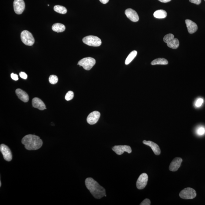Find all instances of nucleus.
<instances>
[{"label": "nucleus", "instance_id": "nucleus-1", "mask_svg": "<svg viewBox=\"0 0 205 205\" xmlns=\"http://www.w3.org/2000/svg\"><path fill=\"white\" fill-rule=\"evenodd\" d=\"M85 184L87 188L95 198L100 199L105 196L106 194L105 189L92 178H87L85 180Z\"/></svg>", "mask_w": 205, "mask_h": 205}, {"label": "nucleus", "instance_id": "nucleus-27", "mask_svg": "<svg viewBox=\"0 0 205 205\" xmlns=\"http://www.w3.org/2000/svg\"><path fill=\"white\" fill-rule=\"evenodd\" d=\"M197 134L199 135H203L205 133V129L204 128L201 127L197 130Z\"/></svg>", "mask_w": 205, "mask_h": 205}, {"label": "nucleus", "instance_id": "nucleus-5", "mask_svg": "<svg viewBox=\"0 0 205 205\" xmlns=\"http://www.w3.org/2000/svg\"><path fill=\"white\" fill-rule=\"evenodd\" d=\"M96 63L95 60L91 57L83 58L78 62V65L82 66L86 70H90Z\"/></svg>", "mask_w": 205, "mask_h": 205}, {"label": "nucleus", "instance_id": "nucleus-10", "mask_svg": "<svg viewBox=\"0 0 205 205\" xmlns=\"http://www.w3.org/2000/svg\"><path fill=\"white\" fill-rule=\"evenodd\" d=\"M14 10L15 13L20 15L24 10L25 4L23 0H15L13 2Z\"/></svg>", "mask_w": 205, "mask_h": 205}, {"label": "nucleus", "instance_id": "nucleus-17", "mask_svg": "<svg viewBox=\"0 0 205 205\" xmlns=\"http://www.w3.org/2000/svg\"><path fill=\"white\" fill-rule=\"evenodd\" d=\"M16 94L20 100L24 102H27L29 100L28 94L21 89H18L16 90Z\"/></svg>", "mask_w": 205, "mask_h": 205}, {"label": "nucleus", "instance_id": "nucleus-30", "mask_svg": "<svg viewBox=\"0 0 205 205\" xmlns=\"http://www.w3.org/2000/svg\"><path fill=\"white\" fill-rule=\"evenodd\" d=\"M20 78L26 80L28 78V75L25 73L24 72H20Z\"/></svg>", "mask_w": 205, "mask_h": 205}, {"label": "nucleus", "instance_id": "nucleus-23", "mask_svg": "<svg viewBox=\"0 0 205 205\" xmlns=\"http://www.w3.org/2000/svg\"><path fill=\"white\" fill-rule=\"evenodd\" d=\"M54 10L58 13L65 14L67 13V10L65 7L62 6L56 5L54 7Z\"/></svg>", "mask_w": 205, "mask_h": 205}, {"label": "nucleus", "instance_id": "nucleus-22", "mask_svg": "<svg viewBox=\"0 0 205 205\" xmlns=\"http://www.w3.org/2000/svg\"><path fill=\"white\" fill-rule=\"evenodd\" d=\"M137 54V52L136 51H132L128 56L127 57L125 61V64L126 65L130 64L131 62L133 60L134 58L136 57Z\"/></svg>", "mask_w": 205, "mask_h": 205}, {"label": "nucleus", "instance_id": "nucleus-37", "mask_svg": "<svg viewBox=\"0 0 205 205\" xmlns=\"http://www.w3.org/2000/svg\"></svg>", "mask_w": 205, "mask_h": 205}, {"label": "nucleus", "instance_id": "nucleus-34", "mask_svg": "<svg viewBox=\"0 0 205 205\" xmlns=\"http://www.w3.org/2000/svg\"><path fill=\"white\" fill-rule=\"evenodd\" d=\"M159 1L161 2H162L163 3H167L171 1V0H158Z\"/></svg>", "mask_w": 205, "mask_h": 205}, {"label": "nucleus", "instance_id": "nucleus-25", "mask_svg": "<svg viewBox=\"0 0 205 205\" xmlns=\"http://www.w3.org/2000/svg\"><path fill=\"white\" fill-rule=\"evenodd\" d=\"M50 83L52 84H56L58 83V79L57 76L55 75H50L49 78Z\"/></svg>", "mask_w": 205, "mask_h": 205}, {"label": "nucleus", "instance_id": "nucleus-24", "mask_svg": "<svg viewBox=\"0 0 205 205\" xmlns=\"http://www.w3.org/2000/svg\"><path fill=\"white\" fill-rule=\"evenodd\" d=\"M174 38V35L173 34H169L166 35L165 37H164L163 41L166 43H168L171 42L173 39Z\"/></svg>", "mask_w": 205, "mask_h": 205}, {"label": "nucleus", "instance_id": "nucleus-3", "mask_svg": "<svg viewBox=\"0 0 205 205\" xmlns=\"http://www.w3.org/2000/svg\"><path fill=\"white\" fill-rule=\"evenodd\" d=\"M84 43L90 46L98 47L101 45V40L97 36L89 35L84 38L83 39Z\"/></svg>", "mask_w": 205, "mask_h": 205}, {"label": "nucleus", "instance_id": "nucleus-31", "mask_svg": "<svg viewBox=\"0 0 205 205\" xmlns=\"http://www.w3.org/2000/svg\"><path fill=\"white\" fill-rule=\"evenodd\" d=\"M11 77L12 79L15 81H17L18 80V76L17 74L12 73L11 74Z\"/></svg>", "mask_w": 205, "mask_h": 205}, {"label": "nucleus", "instance_id": "nucleus-6", "mask_svg": "<svg viewBox=\"0 0 205 205\" xmlns=\"http://www.w3.org/2000/svg\"><path fill=\"white\" fill-rule=\"evenodd\" d=\"M179 196L184 199H193L196 196V192L191 188H186L181 191Z\"/></svg>", "mask_w": 205, "mask_h": 205}, {"label": "nucleus", "instance_id": "nucleus-4", "mask_svg": "<svg viewBox=\"0 0 205 205\" xmlns=\"http://www.w3.org/2000/svg\"><path fill=\"white\" fill-rule=\"evenodd\" d=\"M20 38L22 42L25 45L31 46L34 43V37L32 34L28 31L24 30L20 34Z\"/></svg>", "mask_w": 205, "mask_h": 205}, {"label": "nucleus", "instance_id": "nucleus-9", "mask_svg": "<svg viewBox=\"0 0 205 205\" xmlns=\"http://www.w3.org/2000/svg\"><path fill=\"white\" fill-rule=\"evenodd\" d=\"M0 151L2 154L5 160L8 162L11 161L12 160V152L9 148L6 145L2 144L0 146Z\"/></svg>", "mask_w": 205, "mask_h": 205}, {"label": "nucleus", "instance_id": "nucleus-29", "mask_svg": "<svg viewBox=\"0 0 205 205\" xmlns=\"http://www.w3.org/2000/svg\"><path fill=\"white\" fill-rule=\"evenodd\" d=\"M151 204V201L149 199H146L140 204V205H150Z\"/></svg>", "mask_w": 205, "mask_h": 205}, {"label": "nucleus", "instance_id": "nucleus-33", "mask_svg": "<svg viewBox=\"0 0 205 205\" xmlns=\"http://www.w3.org/2000/svg\"><path fill=\"white\" fill-rule=\"evenodd\" d=\"M100 1V2L102 3L103 4H106L108 2L109 0H99Z\"/></svg>", "mask_w": 205, "mask_h": 205}, {"label": "nucleus", "instance_id": "nucleus-26", "mask_svg": "<svg viewBox=\"0 0 205 205\" xmlns=\"http://www.w3.org/2000/svg\"><path fill=\"white\" fill-rule=\"evenodd\" d=\"M74 93L72 91H69L67 93L65 96V99L66 100L70 101L73 98Z\"/></svg>", "mask_w": 205, "mask_h": 205}, {"label": "nucleus", "instance_id": "nucleus-19", "mask_svg": "<svg viewBox=\"0 0 205 205\" xmlns=\"http://www.w3.org/2000/svg\"><path fill=\"white\" fill-rule=\"evenodd\" d=\"M154 16L155 18H164L167 17V13L165 10H159L156 11L154 13Z\"/></svg>", "mask_w": 205, "mask_h": 205}, {"label": "nucleus", "instance_id": "nucleus-28", "mask_svg": "<svg viewBox=\"0 0 205 205\" xmlns=\"http://www.w3.org/2000/svg\"><path fill=\"white\" fill-rule=\"evenodd\" d=\"M204 102V100L202 99H199L196 102L195 106L197 107H199L201 106Z\"/></svg>", "mask_w": 205, "mask_h": 205}, {"label": "nucleus", "instance_id": "nucleus-13", "mask_svg": "<svg viewBox=\"0 0 205 205\" xmlns=\"http://www.w3.org/2000/svg\"><path fill=\"white\" fill-rule=\"evenodd\" d=\"M126 16L132 21L136 22L139 20L138 13L135 10L132 9H128L125 12Z\"/></svg>", "mask_w": 205, "mask_h": 205}, {"label": "nucleus", "instance_id": "nucleus-36", "mask_svg": "<svg viewBox=\"0 0 205 205\" xmlns=\"http://www.w3.org/2000/svg\"><path fill=\"white\" fill-rule=\"evenodd\" d=\"M105 197L106 196V195L105 194Z\"/></svg>", "mask_w": 205, "mask_h": 205}, {"label": "nucleus", "instance_id": "nucleus-12", "mask_svg": "<svg viewBox=\"0 0 205 205\" xmlns=\"http://www.w3.org/2000/svg\"><path fill=\"white\" fill-rule=\"evenodd\" d=\"M182 159L180 157H176L170 164L169 170L170 171L175 172L177 171L180 168L182 162Z\"/></svg>", "mask_w": 205, "mask_h": 205}, {"label": "nucleus", "instance_id": "nucleus-14", "mask_svg": "<svg viewBox=\"0 0 205 205\" xmlns=\"http://www.w3.org/2000/svg\"><path fill=\"white\" fill-rule=\"evenodd\" d=\"M143 143L144 144L147 145V146L150 147L152 150L153 151L154 154H155L156 155H160L161 154V150L160 147L157 144L152 141H147L146 140L143 141Z\"/></svg>", "mask_w": 205, "mask_h": 205}, {"label": "nucleus", "instance_id": "nucleus-2", "mask_svg": "<svg viewBox=\"0 0 205 205\" xmlns=\"http://www.w3.org/2000/svg\"><path fill=\"white\" fill-rule=\"evenodd\" d=\"M22 143L28 150H36L42 147L43 141L40 137L37 136L28 135L24 137Z\"/></svg>", "mask_w": 205, "mask_h": 205}, {"label": "nucleus", "instance_id": "nucleus-32", "mask_svg": "<svg viewBox=\"0 0 205 205\" xmlns=\"http://www.w3.org/2000/svg\"><path fill=\"white\" fill-rule=\"evenodd\" d=\"M190 2L197 5H199L201 2V0H189Z\"/></svg>", "mask_w": 205, "mask_h": 205}, {"label": "nucleus", "instance_id": "nucleus-11", "mask_svg": "<svg viewBox=\"0 0 205 205\" xmlns=\"http://www.w3.org/2000/svg\"><path fill=\"white\" fill-rule=\"evenodd\" d=\"M100 116V113L99 112L94 111L90 114L87 118V121L88 124L94 125L98 121Z\"/></svg>", "mask_w": 205, "mask_h": 205}, {"label": "nucleus", "instance_id": "nucleus-20", "mask_svg": "<svg viewBox=\"0 0 205 205\" xmlns=\"http://www.w3.org/2000/svg\"><path fill=\"white\" fill-rule=\"evenodd\" d=\"M167 44L168 46L170 48L176 49L179 47V42L178 39L174 38L171 42L168 43Z\"/></svg>", "mask_w": 205, "mask_h": 205}, {"label": "nucleus", "instance_id": "nucleus-15", "mask_svg": "<svg viewBox=\"0 0 205 205\" xmlns=\"http://www.w3.org/2000/svg\"><path fill=\"white\" fill-rule=\"evenodd\" d=\"M32 104L34 108L38 109L39 110H43L46 109L45 103L38 98H34L32 99Z\"/></svg>", "mask_w": 205, "mask_h": 205}, {"label": "nucleus", "instance_id": "nucleus-16", "mask_svg": "<svg viewBox=\"0 0 205 205\" xmlns=\"http://www.w3.org/2000/svg\"><path fill=\"white\" fill-rule=\"evenodd\" d=\"M185 23L188 31L190 34H193L198 30V28L197 24L192 20L188 19L186 20Z\"/></svg>", "mask_w": 205, "mask_h": 205}, {"label": "nucleus", "instance_id": "nucleus-18", "mask_svg": "<svg viewBox=\"0 0 205 205\" xmlns=\"http://www.w3.org/2000/svg\"><path fill=\"white\" fill-rule=\"evenodd\" d=\"M52 30L56 32H62L65 30V27L62 24L56 23L53 25L52 27Z\"/></svg>", "mask_w": 205, "mask_h": 205}, {"label": "nucleus", "instance_id": "nucleus-35", "mask_svg": "<svg viewBox=\"0 0 205 205\" xmlns=\"http://www.w3.org/2000/svg\"><path fill=\"white\" fill-rule=\"evenodd\" d=\"M0 184H0V187H1V181L0 182Z\"/></svg>", "mask_w": 205, "mask_h": 205}, {"label": "nucleus", "instance_id": "nucleus-8", "mask_svg": "<svg viewBox=\"0 0 205 205\" xmlns=\"http://www.w3.org/2000/svg\"><path fill=\"white\" fill-rule=\"evenodd\" d=\"M112 150L118 155H121L125 152H127L129 154L131 153L132 152L131 148L130 146L127 145L115 146L113 147Z\"/></svg>", "mask_w": 205, "mask_h": 205}, {"label": "nucleus", "instance_id": "nucleus-7", "mask_svg": "<svg viewBox=\"0 0 205 205\" xmlns=\"http://www.w3.org/2000/svg\"><path fill=\"white\" fill-rule=\"evenodd\" d=\"M148 181V176L146 173L140 175L136 182V187L139 190H142L146 187Z\"/></svg>", "mask_w": 205, "mask_h": 205}, {"label": "nucleus", "instance_id": "nucleus-21", "mask_svg": "<svg viewBox=\"0 0 205 205\" xmlns=\"http://www.w3.org/2000/svg\"><path fill=\"white\" fill-rule=\"evenodd\" d=\"M168 62L166 59L164 58H158L155 59L151 63L152 65H167L168 64Z\"/></svg>", "mask_w": 205, "mask_h": 205}]
</instances>
